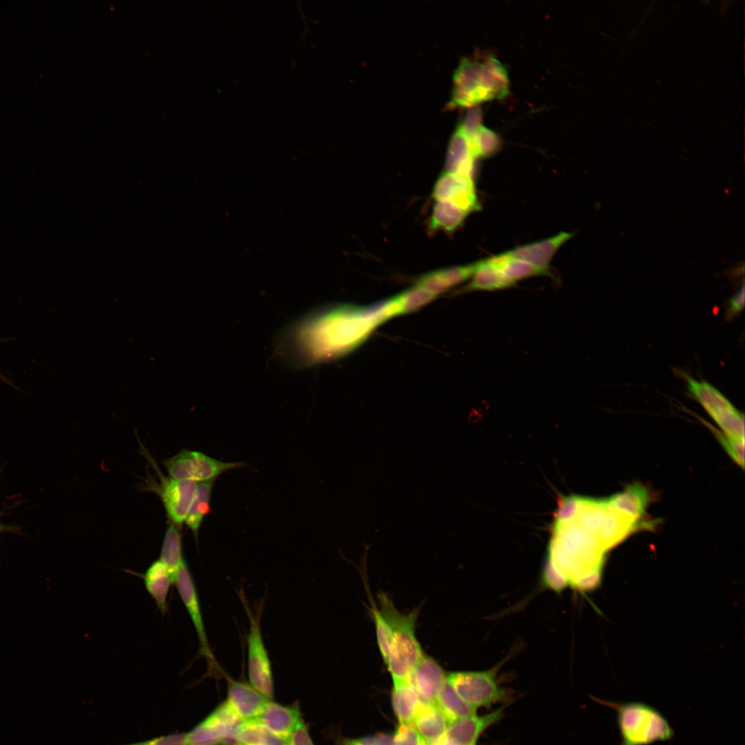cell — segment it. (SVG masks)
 Wrapping results in <instances>:
<instances>
[{"label": "cell", "mask_w": 745, "mask_h": 745, "mask_svg": "<svg viewBox=\"0 0 745 745\" xmlns=\"http://www.w3.org/2000/svg\"><path fill=\"white\" fill-rule=\"evenodd\" d=\"M485 89L482 62L464 58L453 74L450 107H471L488 101Z\"/></svg>", "instance_id": "obj_9"}, {"label": "cell", "mask_w": 745, "mask_h": 745, "mask_svg": "<svg viewBox=\"0 0 745 745\" xmlns=\"http://www.w3.org/2000/svg\"><path fill=\"white\" fill-rule=\"evenodd\" d=\"M378 601L392 634L390 654L385 664L393 683L408 680L424 655L415 635L418 608L407 613H401L384 593H379Z\"/></svg>", "instance_id": "obj_2"}, {"label": "cell", "mask_w": 745, "mask_h": 745, "mask_svg": "<svg viewBox=\"0 0 745 745\" xmlns=\"http://www.w3.org/2000/svg\"><path fill=\"white\" fill-rule=\"evenodd\" d=\"M197 486L195 481L177 480L161 474L159 482L150 480L146 486L148 490L159 496L168 522L181 528L194 499Z\"/></svg>", "instance_id": "obj_8"}, {"label": "cell", "mask_w": 745, "mask_h": 745, "mask_svg": "<svg viewBox=\"0 0 745 745\" xmlns=\"http://www.w3.org/2000/svg\"><path fill=\"white\" fill-rule=\"evenodd\" d=\"M215 479L200 482L188 512L185 522L186 526L197 536L204 517L210 513V497Z\"/></svg>", "instance_id": "obj_31"}, {"label": "cell", "mask_w": 745, "mask_h": 745, "mask_svg": "<svg viewBox=\"0 0 745 745\" xmlns=\"http://www.w3.org/2000/svg\"><path fill=\"white\" fill-rule=\"evenodd\" d=\"M370 613L374 621L379 650L384 663L387 661L390 650L392 634L390 628L379 606L370 597Z\"/></svg>", "instance_id": "obj_34"}, {"label": "cell", "mask_w": 745, "mask_h": 745, "mask_svg": "<svg viewBox=\"0 0 745 745\" xmlns=\"http://www.w3.org/2000/svg\"><path fill=\"white\" fill-rule=\"evenodd\" d=\"M482 72L490 100L503 99L508 95V74L500 61L493 57H487L482 61Z\"/></svg>", "instance_id": "obj_30"}, {"label": "cell", "mask_w": 745, "mask_h": 745, "mask_svg": "<svg viewBox=\"0 0 745 745\" xmlns=\"http://www.w3.org/2000/svg\"><path fill=\"white\" fill-rule=\"evenodd\" d=\"M447 682L468 705L475 708L488 707L508 699L506 690L500 687L493 670L456 671L447 674Z\"/></svg>", "instance_id": "obj_4"}, {"label": "cell", "mask_w": 745, "mask_h": 745, "mask_svg": "<svg viewBox=\"0 0 745 745\" xmlns=\"http://www.w3.org/2000/svg\"><path fill=\"white\" fill-rule=\"evenodd\" d=\"M481 110L478 105L469 107L463 122L459 125L467 137L472 136L481 126Z\"/></svg>", "instance_id": "obj_40"}, {"label": "cell", "mask_w": 745, "mask_h": 745, "mask_svg": "<svg viewBox=\"0 0 745 745\" xmlns=\"http://www.w3.org/2000/svg\"><path fill=\"white\" fill-rule=\"evenodd\" d=\"M342 745H358L355 739L349 740L344 743Z\"/></svg>", "instance_id": "obj_46"}, {"label": "cell", "mask_w": 745, "mask_h": 745, "mask_svg": "<svg viewBox=\"0 0 745 745\" xmlns=\"http://www.w3.org/2000/svg\"><path fill=\"white\" fill-rule=\"evenodd\" d=\"M475 160L468 139L458 126L449 141L445 161V172L473 178Z\"/></svg>", "instance_id": "obj_19"}, {"label": "cell", "mask_w": 745, "mask_h": 745, "mask_svg": "<svg viewBox=\"0 0 745 745\" xmlns=\"http://www.w3.org/2000/svg\"><path fill=\"white\" fill-rule=\"evenodd\" d=\"M255 719L286 742L302 719L298 706H284L271 699L266 702Z\"/></svg>", "instance_id": "obj_16"}, {"label": "cell", "mask_w": 745, "mask_h": 745, "mask_svg": "<svg viewBox=\"0 0 745 745\" xmlns=\"http://www.w3.org/2000/svg\"><path fill=\"white\" fill-rule=\"evenodd\" d=\"M250 626L247 638L248 674L250 684L268 699L274 696V682L270 660L260 627V615L253 614L245 606Z\"/></svg>", "instance_id": "obj_7"}, {"label": "cell", "mask_w": 745, "mask_h": 745, "mask_svg": "<svg viewBox=\"0 0 745 745\" xmlns=\"http://www.w3.org/2000/svg\"><path fill=\"white\" fill-rule=\"evenodd\" d=\"M241 721L225 700L186 733V745H238L235 731Z\"/></svg>", "instance_id": "obj_6"}, {"label": "cell", "mask_w": 745, "mask_h": 745, "mask_svg": "<svg viewBox=\"0 0 745 745\" xmlns=\"http://www.w3.org/2000/svg\"><path fill=\"white\" fill-rule=\"evenodd\" d=\"M235 739L238 745H286L285 740L256 719L242 720L237 727Z\"/></svg>", "instance_id": "obj_27"}, {"label": "cell", "mask_w": 745, "mask_h": 745, "mask_svg": "<svg viewBox=\"0 0 745 745\" xmlns=\"http://www.w3.org/2000/svg\"><path fill=\"white\" fill-rule=\"evenodd\" d=\"M573 235V232H560L550 237L518 246L505 253L540 268L550 270L549 265L556 252Z\"/></svg>", "instance_id": "obj_15"}, {"label": "cell", "mask_w": 745, "mask_h": 745, "mask_svg": "<svg viewBox=\"0 0 745 745\" xmlns=\"http://www.w3.org/2000/svg\"><path fill=\"white\" fill-rule=\"evenodd\" d=\"M689 393L703 406L711 416L718 412L731 409L734 406L719 390L708 383L697 381L683 374Z\"/></svg>", "instance_id": "obj_25"}, {"label": "cell", "mask_w": 745, "mask_h": 745, "mask_svg": "<svg viewBox=\"0 0 745 745\" xmlns=\"http://www.w3.org/2000/svg\"><path fill=\"white\" fill-rule=\"evenodd\" d=\"M355 741L358 745H393V735L379 733L356 739Z\"/></svg>", "instance_id": "obj_44"}, {"label": "cell", "mask_w": 745, "mask_h": 745, "mask_svg": "<svg viewBox=\"0 0 745 745\" xmlns=\"http://www.w3.org/2000/svg\"><path fill=\"white\" fill-rule=\"evenodd\" d=\"M442 711L448 725L459 719L476 714V709L465 702L447 682L442 686L436 700Z\"/></svg>", "instance_id": "obj_32"}, {"label": "cell", "mask_w": 745, "mask_h": 745, "mask_svg": "<svg viewBox=\"0 0 745 745\" xmlns=\"http://www.w3.org/2000/svg\"><path fill=\"white\" fill-rule=\"evenodd\" d=\"M393 745H425L413 724L399 723L393 735Z\"/></svg>", "instance_id": "obj_37"}, {"label": "cell", "mask_w": 745, "mask_h": 745, "mask_svg": "<svg viewBox=\"0 0 745 745\" xmlns=\"http://www.w3.org/2000/svg\"><path fill=\"white\" fill-rule=\"evenodd\" d=\"M616 711L621 745H650L673 738L674 731L655 707L643 702L598 700Z\"/></svg>", "instance_id": "obj_3"}, {"label": "cell", "mask_w": 745, "mask_h": 745, "mask_svg": "<svg viewBox=\"0 0 745 745\" xmlns=\"http://www.w3.org/2000/svg\"><path fill=\"white\" fill-rule=\"evenodd\" d=\"M542 579L545 586L553 590L559 592L569 585L565 575L547 558L545 563Z\"/></svg>", "instance_id": "obj_38"}, {"label": "cell", "mask_w": 745, "mask_h": 745, "mask_svg": "<svg viewBox=\"0 0 745 745\" xmlns=\"http://www.w3.org/2000/svg\"><path fill=\"white\" fill-rule=\"evenodd\" d=\"M723 433L735 437H744V417L735 408L725 410L711 416Z\"/></svg>", "instance_id": "obj_35"}, {"label": "cell", "mask_w": 745, "mask_h": 745, "mask_svg": "<svg viewBox=\"0 0 745 745\" xmlns=\"http://www.w3.org/2000/svg\"><path fill=\"white\" fill-rule=\"evenodd\" d=\"M168 476L177 479L206 481L221 473L241 467L242 462H223L201 452L186 448L162 461Z\"/></svg>", "instance_id": "obj_5"}, {"label": "cell", "mask_w": 745, "mask_h": 745, "mask_svg": "<svg viewBox=\"0 0 745 745\" xmlns=\"http://www.w3.org/2000/svg\"><path fill=\"white\" fill-rule=\"evenodd\" d=\"M413 725L426 744L439 740L445 733L448 723L437 704L421 702Z\"/></svg>", "instance_id": "obj_21"}, {"label": "cell", "mask_w": 745, "mask_h": 745, "mask_svg": "<svg viewBox=\"0 0 745 745\" xmlns=\"http://www.w3.org/2000/svg\"><path fill=\"white\" fill-rule=\"evenodd\" d=\"M3 532L17 533V530L16 527L5 526L0 522V535Z\"/></svg>", "instance_id": "obj_45"}, {"label": "cell", "mask_w": 745, "mask_h": 745, "mask_svg": "<svg viewBox=\"0 0 745 745\" xmlns=\"http://www.w3.org/2000/svg\"><path fill=\"white\" fill-rule=\"evenodd\" d=\"M286 745H314L307 727L301 719L287 739Z\"/></svg>", "instance_id": "obj_42"}, {"label": "cell", "mask_w": 745, "mask_h": 745, "mask_svg": "<svg viewBox=\"0 0 745 745\" xmlns=\"http://www.w3.org/2000/svg\"><path fill=\"white\" fill-rule=\"evenodd\" d=\"M391 700L399 722L413 724L421 700L409 679L393 683Z\"/></svg>", "instance_id": "obj_24"}, {"label": "cell", "mask_w": 745, "mask_h": 745, "mask_svg": "<svg viewBox=\"0 0 745 745\" xmlns=\"http://www.w3.org/2000/svg\"><path fill=\"white\" fill-rule=\"evenodd\" d=\"M437 297L422 288L413 286L383 302L390 319L413 312L433 301Z\"/></svg>", "instance_id": "obj_22"}, {"label": "cell", "mask_w": 745, "mask_h": 745, "mask_svg": "<svg viewBox=\"0 0 745 745\" xmlns=\"http://www.w3.org/2000/svg\"><path fill=\"white\" fill-rule=\"evenodd\" d=\"M475 158H488L495 155L501 147V139L493 130L481 126L468 137Z\"/></svg>", "instance_id": "obj_33"}, {"label": "cell", "mask_w": 745, "mask_h": 745, "mask_svg": "<svg viewBox=\"0 0 745 745\" xmlns=\"http://www.w3.org/2000/svg\"><path fill=\"white\" fill-rule=\"evenodd\" d=\"M143 583L158 609L164 615L168 611V596L172 584L169 573L159 559L153 562L143 575Z\"/></svg>", "instance_id": "obj_23"}, {"label": "cell", "mask_w": 745, "mask_h": 745, "mask_svg": "<svg viewBox=\"0 0 745 745\" xmlns=\"http://www.w3.org/2000/svg\"><path fill=\"white\" fill-rule=\"evenodd\" d=\"M408 679L421 702L433 703L447 680V674L433 658L424 655Z\"/></svg>", "instance_id": "obj_13"}, {"label": "cell", "mask_w": 745, "mask_h": 745, "mask_svg": "<svg viewBox=\"0 0 745 745\" xmlns=\"http://www.w3.org/2000/svg\"><path fill=\"white\" fill-rule=\"evenodd\" d=\"M503 714L504 708H500L486 715L475 714L450 723L441 737L443 745H476L481 734L499 721Z\"/></svg>", "instance_id": "obj_12"}, {"label": "cell", "mask_w": 745, "mask_h": 745, "mask_svg": "<svg viewBox=\"0 0 745 745\" xmlns=\"http://www.w3.org/2000/svg\"><path fill=\"white\" fill-rule=\"evenodd\" d=\"M490 259L515 284L519 280L531 277L545 275L553 277L550 270L540 268L525 260L508 256L505 252Z\"/></svg>", "instance_id": "obj_29"}, {"label": "cell", "mask_w": 745, "mask_h": 745, "mask_svg": "<svg viewBox=\"0 0 745 745\" xmlns=\"http://www.w3.org/2000/svg\"><path fill=\"white\" fill-rule=\"evenodd\" d=\"M609 506L623 517L637 523L652 526L651 521H643L650 502L649 492L642 484H633L608 499Z\"/></svg>", "instance_id": "obj_14"}, {"label": "cell", "mask_w": 745, "mask_h": 745, "mask_svg": "<svg viewBox=\"0 0 745 745\" xmlns=\"http://www.w3.org/2000/svg\"><path fill=\"white\" fill-rule=\"evenodd\" d=\"M239 745H244V744H239Z\"/></svg>", "instance_id": "obj_47"}, {"label": "cell", "mask_w": 745, "mask_h": 745, "mask_svg": "<svg viewBox=\"0 0 745 745\" xmlns=\"http://www.w3.org/2000/svg\"><path fill=\"white\" fill-rule=\"evenodd\" d=\"M744 307V285L728 301L726 319L731 320L739 315Z\"/></svg>", "instance_id": "obj_43"}, {"label": "cell", "mask_w": 745, "mask_h": 745, "mask_svg": "<svg viewBox=\"0 0 745 745\" xmlns=\"http://www.w3.org/2000/svg\"><path fill=\"white\" fill-rule=\"evenodd\" d=\"M175 584L196 631L199 646V652L206 659L210 669L216 668L217 664L208 644L199 597L185 559L179 568Z\"/></svg>", "instance_id": "obj_10"}, {"label": "cell", "mask_w": 745, "mask_h": 745, "mask_svg": "<svg viewBox=\"0 0 745 745\" xmlns=\"http://www.w3.org/2000/svg\"><path fill=\"white\" fill-rule=\"evenodd\" d=\"M468 215V212L450 202L435 201L429 221L430 230L453 232L462 225Z\"/></svg>", "instance_id": "obj_28"}, {"label": "cell", "mask_w": 745, "mask_h": 745, "mask_svg": "<svg viewBox=\"0 0 745 745\" xmlns=\"http://www.w3.org/2000/svg\"><path fill=\"white\" fill-rule=\"evenodd\" d=\"M722 447L742 468L744 466V437H735L720 433L710 426Z\"/></svg>", "instance_id": "obj_36"}, {"label": "cell", "mask_w": 745, "mask_h": 745, "mask_svg": "<svg viewBox=\"0 0 745 745\" xmlns=\"http://www.w3.org/2000/svg\"><path fill=\"white\" fill-rule=\"evenodd\" d=\"M490 259L478 261L470 281L456 291V294L477 290H496L514 286Z\"/></svg>", "instance_id": "obj_20"}, {"label": "cell", "mask_w": 745, "mask_h": 745, "mask_svg": "<svg viewBox=\"0 0 745 745\" xmlns=\"http://www.w3.org/2000/svg\"><path fill=\"white\" fill-rule=\"evenodd\" d=\"M477 262L426 272L415 280L414 286L422 288L438 296L470 279L475 270Z\"/></svg>", "instance_id": "obj_17"}, {"label": "cell", "mask_w": 745, "mask_h": 745, "mask_svg": "<svg viewBox=\"0 0 745 745\" xmlns=\"http://www.w3.org/2000/svg\"><path fill=\"white\" fill-rule=\"evenodd\" d=\"M268 700L250 684L228 682L226 701L241 720L255 719Z\"/></svg>", "instance_id": "obj_18"}, {"label": "cell", "mask_w": 745, "mask_h": 745, "mask_svg": "<svg viewBox=\"0 0 745 745\" xmlns=\"http://www.w3.org/2000/svg\"><path fill=\"white\" fill-rule=\"evenodd\" d=\"M386 321L381 301L330 306L288 326L279 337L278 350L296 366L332 361L357 349Z\"/></svg>", "instance_id": "obj_1"}, {"label": "cell", "mask_w": 745, "mask_h": 745, "mask_svg": "<svg viewBox=\"0 0 745 745\" xmlns=\"http://www.w3.org/2000/svg\"><path fill=\"white\" fill-rule=\"evenodd\" d=\"M432 196L435 201L450 202L468 214L480 208L474 179L467 176L444 172L434 186Z\"/></svg>", "instance_id": "obj_11"}, {"label": "cell", "mask_w": 745, "mask_h": 745, "mask_svg": "<svg viewBox=\"0 0 745 745\" xmlns=\"http://www.w3.org/2000/svg\"><path fill=\"white\" fill-rule=\"evenodd\" d=\"M181 529V527L168 522L159 557L167 568L172 584L175 582L179 568L184 560Z\"/></svg>", "instance_id": "obj_26"}, {"label": "cell", "mask_w": 745, "mask_h": 745, "mask_svg": "<svg viewBox=\"0 0 745 745\" xmlns=\"http://www.w3.org/2000/svg\"><path fill=\"white\" fill-rule=\"evenodd\" d=\"M186 733H174L125 745H186Z\"/></svg>", "instance_id": "obj_41"}, {"label": "cell", "mask_w": 745, "mask_h": 745, "mask_svg": "<svg viewBox=\"0 0 745 745\" xmlns=\"http://www.w3.org/2000/svg\"><path fill=\"white\" fill-rule=\"evenodd\" d=\"M579 506V497H563L555 514L556 522H567L575 519Z\"/></svg>", "instance_id": "obj_39"}]
</instances>
